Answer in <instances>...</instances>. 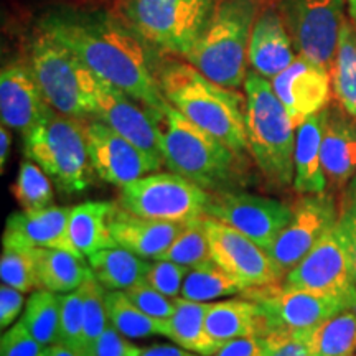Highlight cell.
<instances>
[{
    "label": "cell",
    "instance_id": "7",
    "mask_svg": "<svg viewBox=\"0 0 356 356\" xmlns=\"http://www.w3.org/2000/svg\"><path fill=\"white\" fill-rule=\"evenodd\" d=\"M29 65L44 101L71 118H96L97 76L71 48L38 29L29 47Z\"/></svg>",
    "mask_w": 356,
    "mask_h": 356
},
{
    "label": "cell",
    "instance_id": "5",
    "mask_svg": "<svg viewBox=\"0 0 356 356\" xmlns=\"http://www.w3.org/2000/svg\"><path fill=\"white\" fill-rule=\"evenodd\" d=\"M163 162L207 191L231 190L239 155L168 104L162 119Z\"/></svg>",
    "mask_w": 356,
    "mask_h": 356
},
{
    "label": "cell",
    "instance_id": "27",
    "mask_svg": "<svg viewBox=\"0 0 356 356\" xmlns=\"http://www.w3.org/2000/svg\"><path fill=\"white\" fill-rule=\"evenodd\" d=\"M208 309H210L208 302H193L184 297H177L175 310L172 317L165 320L163 337L170 338L173 343L193 353L213 356L221 348V345L208 335L207 327H204Z\"/></svg>",
    "mask_w": 356,
    "mask_h": 356
},
{
    "label": "cell",
    "instance_id": "42",
    "mask_svg": "<svg viewBox=\"0 0 356 356\" xmlns=\"http://www.w3.org/2000/svg\"><path fill=\"white\" fill-rule=\"evenodd\" d=\"M338 207H340V215H338L337 229L348 257L351 277L356 284V200L351 197L348 190L341 191Z\"/></svg>",
    "mask_w": 356,
    "mask_h": 356
},
{
    "label": "cell",
    "instance_id": "25",
    "mask_svg": "<svg viewBox=\"0 0 356 356\" xmlns=\"http://www.w3.org/2000/svg\"><path fill=\"white\" fill-rule=\"evenodd\" d=\"M208 335L221 346L241 337H264V322L256 302L239 296L210 304L204 318Z\"/></svg>",
    "mask_w": 356,
    "mask_h": 356
},
{
    "label": "cell",
    "instance_id": "21",
    "mask_svg": "<svg viewBox=\"0 0 356 356\" xmlns=\"http://www.w3.org/2000/svg\"><path fill=\"white\" fill-rule=\"evenodd\" d=\"M70 213L71 207H55V204L42 210L12 213L6 221L2 244L61 249L78 256L71 246L68 236Z\"/></svg>",
    "mask_w": 356,
    "mask_h": 356
},
{
    "label": "cell",
    "instance_id": "50",
    "mask_svg": "<svg viewBox=\"0 0 356 356\" xmlns=\"http://www.w3.org/2000/svg\"><path fill=\"white\" fill-rule=\"evenodd\" d=\"M50 356H84L81 351L71 348L63 343H55L50 346Z\"/></svg>",
    "mask_w": 356,
    "mask_h": 356
},
{
    "label": "cell",
    "instance_id": "18",
    "mask_svg": "<svg viewBox=\"0 0 356 356\" xmlns=\"http://www.w3.org/2000/svg\"><path fill=\"white\" fill-rule=\"evenodd\" d=\"M274 92L287 109L296 127L332 102V74L322 66L297 56L291 66L270 79Z\"/></svg>",
    "mask_w": 356,
    "mask_h": 356
},
{
    "label": "cell",
    "instance_id": "19",
    "mask_svg": "<svg viewBox=\"0 0 356 356\" xmlns=\"http://www.w3.org/2000/svg\"><path fill=\"white\" fill-rule=\"evenodd\" d=\"M322 167L333 193L348 188L356 173V115L337 101L322 111Z\"/></svg>",
    "mask_w": 356,
    "mask_h": 356
},
{
    "label": "cell",
    "instance_id": "51",
    "mask_svg": "<svg viewBox=\"0 0 356 356\" xmlns=\"http://www.w3.org/2000/svg\"><path fill=\"white\" fill-rule=\"evenodd\" d=\"M346 7H348L350 20L353 22L356 26V0H346Z\"/></svg>",
    "mask_w": 356,
    "mask_h": 356
},
{
    "label": "cell",
    "instance_id": "37",
    "mask_svg": "<svg viewBox=\"0 0 356 356\" xmlns=\"http://www.w3.org/2000/svg\"><path fill=\"white\" fill-rule=\"evenodd\" d=\"M0 279H2V284L19 289L24 293L38 289L35 248L20 246V244H2Z\"/></svg>",
    "mask_w": 356,
    "mask_h": 356
},
{
    "label": "cell",
    "instance_id": "47",
    "mask_svg": "<svg viewBox=\"0 0 356 356\" xmlns=\"http://www.w3.org/2000/svg\"><path fill=\"white\" fill-rule=\"evenodd\" d=\"M264 337H241L225 343L213 356H264Z\"/></svg>",
    "mask_w": 356,
    "mask_h": 356
},
{
    "label": "cell",
    "instance_id": "24",
    "mask_svg": "<svg viewBox=\"0 0 356 356\" xmlns=\"http://www.w3.org/2000/svg\"><path fill=\"white\" fill-rule=\"evenodd\" d=\"M292 186L300 195H320L328 190L322 167V113L310 115L296 127Z\"/></svg>",
    "mask_w": 356,
    "mask_h": 356
},
{
    "label": "cell",
    "instance_id": "14",
    "mask_svg": "<svg viewBox=\"0 0 356 356\" xmlns=\"http://www.w3.org/2000/svg\"><path fill=\"white\" fill-rule=\"evenodd\" d=\"M211 257L221 269L246 289L269 286L282 280L264 248L226 222L204 216Z\"/></svg>",
    "mask_w": 356,
    "mask_h": 356
},
{
    "label": "cell",
    "instance_id": "16",
    "mask_svg": "<svg viewBox=\"0 0 356 356\" xmlns=\"http://www.w3.org/2000/svg\"><path fill=\"white\" fill-rule=\"evenodd\" d=\"M282 282L293 289L332 296L356 292V284L351 277L350 262L337 225L310 249L309 254L302 257L299 264L284 275Z\"/></svg>",
    "mask_w": 356,
    "mask_h": 356
},
{
    "label": "cell",
    "instance_id": "40",
    "mask_svg": "<svg viewBox=\"0 0 356 356\" xmlns=\"http://www.w3.org/2000/svg\"><path fill=\"white\" fill-rule=\"evenodd\" d=\"M188 269L190 267L177 264V262L157 259L149 264L144 282L157 289L159 292L165 293L167 297L177 299L181 293V287H184Z\"/></svg>",
    "mask_w": 356,
    "mask_h": 356
},
{
    "label": "cell",
    "instance_id": "26",
    "mask_svg": "<svg viewBox=\"0 0 356 356\" xmlns=\"http://www.w3.org/2000/svg\"><path fill=\"white\" fill-rule=\"evenodd\" d=\"M111 210L113 203L108 202H86L71 207L68 236L79 257H89L101 249L118 246L109 229Z\"/></svg>",
    "mask_w": 356,
    "mask_h": 356
},
{
    "label": "cell",
    "instance_id": "35",
    "mask_svg": "<svg viewBox=\"0 0 356 356\" xmlns=\"http://www.w3.org/2000/svg\"><path fill=\"white\" fill-rule=\"evenodd\" d=\"M10 191L22 210H42L51 207L55 198L50 177L30 159L22 162Z\"/></svg>",
    "mask_w": 356,
    "mask_h": 356
},
{
    "label": "cell",
    "instance_id": "29",
    "mask_svg": "<svg viewBox=\"0 0 356 356\" xmlns=\"http://www.w3.org/2000/svg\"><path fill=\"white\" fill-rule=\"evenodd\" d=\"M38 287L55 293L78 291L86 280L91 267L84 257H78L61 249L35 248Z\"/></svg>",
    "mask_w": 356,
    "mask_h": 356
},
{
    "label": "cell",
    "instance_id": "31",
    "mask_svg": "<svg viewBox=\"0 0 356 356\" xmlns=\"http://www.w3.org/2000/svg\"><path fill=\"white\" fill-rule=\"evenodd\" d=\"M330 74L335 101L346 113L356 115V26L350 19L341 26Z\"/></svg>",
    "mask_w": 356,
    "mask_h": 356
},
{
    "label": "cell",
    "instance_id": "53",
    "mask_svg": "<svg viewBox=\"0 0 356 356\" xmlns=\"http://www.w3.org/2000/svg\"><path fill=\"white\" fill-rule=\"evenodd\" d=\"M42 356H50V346H48V348H44Z\"/></svg>",
    "mask_w": 356,
    "mask_h": 356
},
{
    "label": "cell",
    "instance_id": "41",
    "mask_svg": "<svg viewBox=\"0 0 356 356\" xmlns=\"http://www.w3.org/2000/svg\"><path fill=\"white\" fill-rule=\"evenodd\" d=\"M124 292H126V296L131 299L132 304L149 315V317L167 320L172 317L173 310H175V299L159 292L157 289L149 286L147 282L136 284V286L129 287Z\"/></svg>",
    "mask_w": 356,
    "mask_h": 356
},
{
    "label": "cell",
    "instance_id": "30",
    "mask_svg": "<svg viewBox=\"0 0 356 356\" xmlns=\"http://www.w3.org/2000/svg\"><path fill=\"white\" fill-rule=\"evenodd\" d=\"M310 356L356 355V302L307 333Z\"/></svg>",
    "mask_w": 356,
    "mask_h": 356
},
{
    "label": "cell",
    "instance_id": "46",
    "mask_svg": "<svg viewBox=\"0 0 356 356\" xmlns=\"http://www.w3.org/2000/svg\"><path fill=\"white\" fill-rule=\"evenodd\" d=\"M25 296L19 289H13L7 284L0 287V327L2 330L10 328L13 322L25 309Z\"/></svg>",
    "mask_w": 356,
    "mask_h": 356
},
{
    "label": "cell",
    "instance_id": "34",
    "mask_svg": "<svg viewBox=\"0 0 356 356\" xmlns=\"http://www.w3.org/2000/svg\"><path fill=\"white\" fill-rule=\"evenodd\" d=\"M106 309L109 323L126 338L165 335V320L149 317L132 304L124 291L106 292Z\"/></svg>",
    "mask_w": 356,
    "mask_h": 356
},
{
    "label": "cell",
    "instance_id": "1",
    "mask_svg": "<svg viewBox=\"0 0 356 356\" xmlns=\"http://www.w3.org/2000/svg\"><path fill=\"white\" fill-rule=\"evenodd\" d=\"M40 29L71 48L97 78L163 119L168 101L155 78L149 44L121 17L104 12L56 10L43 17Z\"/></svg>",
    "mask_w": 356,
    "mask_h": 356
},
{
    "label": "cell",
    "instance_id": "33",
    "mask_svg": "<svg viewBox=\"0 0 356 356\" xmlns=\"http://www.w3.org/2000/svg\"><path fill=\"white\" fill-rule=\"evenodd\" d=\"M61 304L60 296L47 289H35L26 300L22 322L40 345L48 348L58 341Z\"/></svg>",
    "mask_w": 356,
    "mask_h": 356
},
{
    "label": "cell",
    "instance_id": "45",
    "mask_svg": "<svg viewBox=\"0 0 356 356\" xmlns=\"http://www.w3.org/2000/svg\"><path fill=\"white\" fill-rule=\"evenodd\" d=\"M140 350L142 348L132 345L122 333H119L109 323L99 340L96 341L92 356H140Z\"/></svg>",
    "mask_w": 356,
    "mask_h": 356
},
{
    "label": "cell",
    "instance_id": "43",
    "mask_svg": "<svg viewBox=\"0 0 356 356\" xmlns=\"http://www.w3.org/2000/svg\"><path fill=\"white\" fill-rule=\"evenodd\" d=\"M44 346L26 330L24 322L13 323L0 340V356H42Z\"/></svg>",
    "mask_w": 356,
    "mask_h": 356
},
{
    "label": "cell",
    "instance_id": "17",
    "mask_svg": "<svg viewBox=\"0 0 356 356\" xmlns=\"http://www.w3.org/2000/svg\"><path fill=\"white\" fill-rule=\"evenodd\" d=\"M88 150L96 175L118 186L157 172L163 165L99 119L88 122Z\"/></svg>",
    "mask_w": 356,
    "mask_h": 356
},
{
    "label": "cell",
    "instance_id": "8",
    "mask_svg": "<svg viewBox=\"0 0 356 356\" xmlns=\"http://www.w3.org/2000/svg\"><path fill=\"white\" fill-rule=\"evenodd\" d=\"M216 6L218 0H121L118 10L149 47L185 56Z\"/></svg>",
    "mask_w": 356,
    "mask_h": 356
},
{
    "label": "cell",
    "instance_id": "36",
    "mask_svg": "<svg viewBox=\"0 0 356 356\" xmlns=\"http://www.w3.org/2000/svg\"><path fill=\"white\" fill-rule=\"evenodd\" d=\"M159 259L172 261L186 267H193L211 261L213 257L207 226H204V216L186 221L185 228L180 231V234L177 236L172 246Z\"/></svg>",
    "mask_w": 356,
    "mask_h": 356
},
{
    "label": "cell",
    "instance_id": "49",
    "mask_svg": "<svg viewBox=\"0 0 356 356\" xmlns=\"http://www.w3.org/2000/svg\"><path fill=\"white\" fill-rule=\"evenodd\" d=\"M10 145H12V136L7 126L0 127V172L6 173V163L10 154Z\"/></svg>",
    "mask_w": 356,
    "mask_h": 356
},
{
    "label": "cell",
    "instance_id": "12",
    "mask_svg": "<svg viewBox=\"0 0 356 356\" xmlns=\"http://www.w3.org/2000/svg\"><path fill=\"white\" fill-rule=\"evenodd\" d=\"M292 213L293 207L280 200L231 188L208 191L204 216L233 226L267 251L292 220Z\"/></svg>",
    "mask_w": 356,
    "mask_h": 356
},
{
    "label": "cell",
    "instance_id": "44",
    "mask_svg": "<svg viewBox=\"0 0 356 356\" xmlns=\"http://www.w3.org/2000/svg\"><path fill=\"white\" fill-rule=\"evenodd\" d=\"M264 356H310L307 335H291V333H267L264 337Z\"/></svg>",
    "mask_w": 356,
    "mask_h": 356
},
{
    "label": "cell",
    "instance_id": "11",
    "mask_svg": "<svg viewBox=\"0 0 356 356\" xmlns=\"http://www.w3.org/2000/svg\"><path fill=\"white\" fill-rule=\"evenodd\" d=\"M346 0H279V10L299 56L332 71Z\"/></svg>",
    "mask_w": 356,
    "mask_h": 356
},
{
    "label": "cell",
    "instance_id": "38",
    "mask_svg": "<svg viewBox=\"0 0 356 356\" xmlns=\"http://www.w3.org/2000/svg\"><path fill=\"white\" fill-rule=\"evenodd\" d=\"M79 291L83 293V315H84V350L86 356H92L96 341L109 325L108 309H106V289L96 275L88 274Z\"/></svg>",
    "mask_w": 356,
    "mask_h": 356
},
{
    "label": "cell",
    "instance_id": "9",
    "mask_svg": "<svg viewBox=\"0 0 356 356\" xmlns=\"http://www.w3.org/2000/svg\"><path fill=\"white\" fill-rule=\"evenodd\" d=\"M239 296L256 302L259 307L264 337L274 332L307 335L333 314L356 302V292L332 296L289 287L282 280L269 286L246 289Z\"/></svg>",
    "mask_w": 356,
    "mask_h": 356
},
{
    "label": "cell",
    "instance_id": "13",
    "mask_svg": "<svg viewBox=\"0 0 356 356\" xmlns=\"http://www.w3.org/2000/svg\"><path fill=\"white\" fill-rule=\"evenodd\" d=\"M338 215L340 207L333 191L302 195L293 207L292 220L267 249L282 279L337 225Z\"/></svg>",
    "mask_w": 356,
    "mask_h": 356
},
{
    "label": "cell",
    "instance_id": "48",
    "mask_svg": "<svg viewBox=\"0 0 356 356\" xmlns=\"http://www.w3.org/2000/svg\"><path fill=\"white\" fill-rule=\"evenodd\" d=\"M140 356H202L193 351L172 345H152L140 350Z\"/></svg>",
    "mask_w": 356,
    "mask_h": 356
},
{
    "label": "cell",
    "instance_id": "23",
    "mask_svg": "<svg viewBox=\"0 0 356 356\" xmlns=\"http://www.w3.org/2000/svg\"><path fill=\"white\" fill-rule=\"evenodd\" d=\"M184 228L185 222L137 216L124 210L119 203H113L109 215V229L114 243L144 259L157 261Z\"/></svg>",
    "mask_w": 356,
    "mask_h": 356
},
{
    "label": "cell",
    "instance_id": "52",
    "mask_svg": "<svg viewBox=\"0 0 356 356\" xmlns=\"http://www.w3.org/2000/svg\"><path fill=\"white\" fill-rule=\"evenodd\" d=\"M351 193V197H353L355 200H356V173H355V177L351 178V181H350V185H348V188H346Z\"/></svg>",
    "mask_w": 356,
    "mask_h": 356
},
{
    "label": "cell",
    "instance_id": "2",
    "mask_svg": "<svg viewBox=\"0 0 356 356\" xmlns=\"http://www.w3.org/2000/svg\"><path fill=\"white\" fill-rule=\"evenodd\" d=\"M155 78L168 104L186 119L238 155L248 150L246 96L213 83L188 61H162L155 66Z\"/></svg>",
    "mask_w": 356,
    "mask_h": 356
},
{
    "label": "cell",
    "instance_id": "28",
    "mask_svg": "<svg viewBox=\"0 0 356 356\" xmlns=\"http://www.w3.org/2000/svg\"><path fill=\"white\" fill-rule=\"evenodd\" d=\"M88 264L106 291H127L144 282L150 262L121 246H114L89 256Z\"/></svg>",
    "mask_w": 356,
    "mask_h": 356
},
{
    "label": "cell",
    "instance_id": "22",
    "mask_svg": "<svg viewBox=\"0 0 356 356\" xmlns=\"http://www.w3.org/2000/svg\"><path fill=\"white\" fill-rule=\"evenodd\" d=\"M297 56L280 10L266 7L257 13L248 48V63L252 71L273 79L291 66Z\"/></svg>",
    "mask_w": 356,
    "mask_h": 356
},
{
    "label": "cell",
    "instance_id": "4",
    "mask_svg": "<svg viewBox=\"0 0 356 356\" xmlns=\"http://www.w3.org/2000/svg\"><path fill=\"white\" fill-rule=\"evenodd\" d=\"M256 15L254 0H220L185 61L220 86L241 88L248 76V48Z\"/></svg>",
    "mask_w": 356,
    "mask_h": 356
},
{
    "label": "cell",
    "instance_id": "20",
    "mask_svg": "<svg viewBox=\"0 0 356 356\" xmlns=\"http://www.w3.org/2000/svg\"><path fill=\"white\" fill-rule=\"evenodd\" d=\"M44 101L29 63H10L0 73V118L8 129L26 136L42 121Z\"/></svg>",
    "mask_w": 356,
    "mask_h": 356
},
{
    "label": "cell",
    "instance_id": "15",
    "mask_svg": "<svg viewBox=\"0 0 356 356\" xmlns=\"http://www.w3.org/2000/svg\"><path fill=\"white\" fill-rule=\"evenodd\" d=\"M96 119L108 124L142 152L165 163L162 152V119L101 78H97L96 89Z\"/></svg>",
    "mask_w": 356,
    "mask_h": 356
},
{
    "label": "cell",
    "instance_id": "3",
    "mask_svg": "<svg viewBox=\"0 0 356 356\" xmlns=\"http://www.w3.org/2000/svg\"><path fill=\"white\" fill-rule=\"evenodd\" d=\"M248 150L257 168L275 186L293 184L296 124L274 92L273 84L256 71L244 81Z\"/></svg>",
    "mask_w": 356,
    "mask_h": 356
},
{
    "label": "cell",
    "instance_id": "10",
    "mask_svg": "<svg viewBox=\"0 0 356 356\" xmlns=\"http://www.w3.org/2000/svg\"><path fill=\"white\" fill-rule=\"evenodd\" d=\"M118 203L137 216L186 222L204 216L208 191L175 172H160L119 186Z\"/></svg>",
    "mask_w": 356,
    "mask_h": 356
},
{
    "label": "cell",
    "instance_id": "39",
    "mask_svg": "<svg viewBox=\"0 0 356 356\" xmlns=\"http://www.w3.org/2000/svg\"><path fill=\"white\" fill-rule=\"evenodd\" d=\"M61 315H60V332H58L56 343H63L71 348L84 350V315H83V293L81 291H73L60 296Z\"/></svg>",
    "mask_w": 356,
    "mask_h": 356
},
{
    "label": "cell",
    "instance_id": "54",
    "mask_svg": "<svg viewBox=\"0 0 356 356\" xmlns=\"http://www.w3.org/2000/svg\"><path fill=\"white\" fill-rule=\"evenodd\" d=\"M355 356H356V355H355Z\"/></svg>",
    "mask_w": 356,
    "mask_h": 356
},
{
    "label": "cell",
    "instance_id": "6",
    "mask_svg": "<svg viewBox=\"0 0 356 356\" xmlns=\"http://www.w3.org/2000/svg\"><path fill=\"white\" fill-rule=\"evenodd\" d=\"M24 152L43 168L61 193H81L92 184L95 168L84 119L58 113L48 104L42 121L24 136Z\"/></svg>",
    "mask_w": 356,
    "mask_h": 356
},
{
    "label": "cell",
    "instance_id": "32",
    "mask_svg": "<svg viewBox=\"0 0 356 356\" xmlns=\"http://www.w3.org/2000/svg\"><path fill=\"white\" fill-rule=\"evenodd\" d=\"M244 287L215 261L190 267L180 297L193 302H210L220 297L239 296Z\"/></svg>",
    "mask_w": 356,
    "mask_h": 356
}]
</instances>
